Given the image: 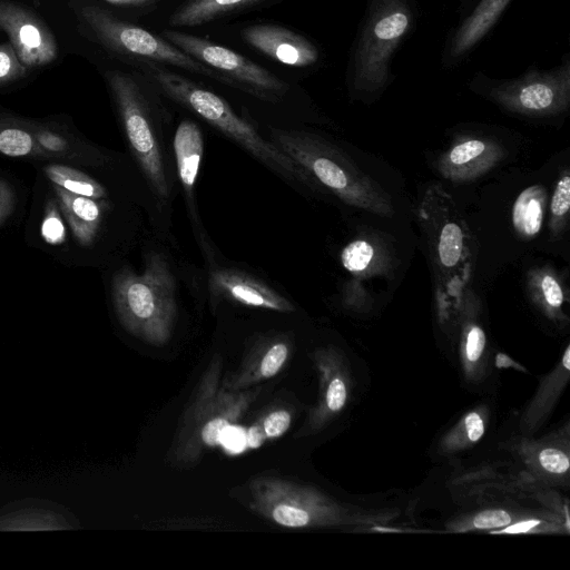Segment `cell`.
Listing matches in <instances>:
<instances>
[{
  "instance_id": "obj_1",
  "label": "cell",
  "mask_w": 570,
  "mask_h": 570,
  "mask_svg": "<svg viewBox=\"0 0 570 570\" xmlns=\"http://www.w3.org/2000/svg\"><path fill=\"white\" fill-rule=\"evenodd\" d=\"M417 220L435 275L441 317L452 308L472 278L476 256L474 238L453 198L440 184H431L425 189Z\"/></svg>"
},
{
  "instance_id": "obj_2",
  "label": "cell",
  "mask_w": 570,
  "mask_h": 570,
  "mask_svg": "<svg viewBox=\"0 0 570 570\" xmlns=\"http://www.w3.org/2000/svg\"><path fill=\"white\" fill-rule=\"evenodd\" d=\"M269 135L271 141L304 169L313 188H323L343 203L381 217L394 215L387 191L333 144L303 130L271 128Z\"/></svg>"
},
{
  "instance_id": "obj_3",
  "label": "cell",
  "mask_w": 570,
  "mask_h": 570,
  "mask_svg": "<svg viewBox=\"0 0 570 570\" xmlns=\"http://www.w3.org/2000/svg\"><path fill=\"white\" fill-rule=\"evenodd\" d=\"M140 68L142 75L163 94L197 114L271 169L287 179L312 187L311 178L304 169L272 141L263 138L222 97L164 65L146 62L140 63Z\"/></svg>"
},
{
  "instance_id": "obj_4",
  "label": "cell",
  "mask_w": 570,
  "mask_h": 570,
  "mask_svg": "<svg viewBox=\"0 0 570 570\" xmlns=\"http://www.w3.org/2000/svg\"><path fill=\"white\" fill-rule=\"evenodd\" d=\"M117 316L132 335L155 345L171 335L177 318L176 282L164 255L147 256L141 274L120 269L112 281Z\"/></svg>"
},
{
  "instance_id": "obj_5",
  "label": "cell",
  "mask_w": 570,
  "mask_h": 570,
  "mask_svg": "<svg viewBox=\"0 0 570 570\" xmlns=\"http://www.w3.org/2000/svg\"><path fill=\"white\" fill-rule=\"evenodd\" d=\"M249 492L250 508L284 528L333 527L346 519L345 510L321 491L285 479L256 478Z\"/></svg>"
},
{
  "instance_id": "obj_6",
  "label": "cell",
  "mask_w": 570,
  "mask_h": 570,
  "mask_svg": "<svg viewBox=\"0 0 570 570\" xmlns=\"http://www.w3.org/2000/svg\"><path fill=\"white\" fill-rule=\"evenodd\" d=\"M79 18L106 48L138 63L170 65L186 71L225 81L222 75L189 57L165 38L115 17L96 4L78 9Z\"/></svg>"
},
{
  "instance_id": "obj_7",
  "label": "cell",
  "mask_w": 570,
  "mask_h": 570,
  "mask_svg": "<svg viewBox=\"0 0 570 570\" xmlns=\"http://www.w3.org/2000/svg\"><path fill=\"white\" fill-rule=\"evenodd\" d=\"M107 80L131 150L156 195L166 199L169 195L168 183L146 91L138 79L128 72L110 71Z\"/></svg>"
},
{
  "instance_id": "obj_8",
  "label": "cell",
  "mask_w": 570,
  "mask_h": 570,
  "mask_svg": "<svg viewBox=\"0 0 570 570\" xmlns=\"http://www.w3.org/2000/svg\"><path fill=\"white\" fill-rule=\"evenodd\" d=\"M410 24L405 0H373L370 16L355 53L353 85L357 91L382 88L389 75V62Z\"/></svg>"
},
{
  "instance_id": "obj_9",
  "label": "cell",
  "mask_w": 570,
  "mask_h": 570,
  "mask_svg": "<svg viewBox=\"0 0 570 570\" xmlns=\"http://www.w3.org/2000/svg\"><path fill=\"white\" fill-rule=\"evenodd\" d=\"M163 38L189 57L212 68L225 82L262 100L279 101L288 86L266 68L245 56L204 38L167 29Z\"/></svg>"
},
{
  "instance_id": "obj_10",
  "label": "cell",
  "mask_w": 570,
  "mask_h": 570,
  "mask_svg": "<svg viewBox=\"0 0 570 570\" xmlns=\"http://www.w3.org/2000/svg\"><path fill=\"white\" fill-rule=\"evenodd\" d=\"M488 96L508 111L546 117L564 111L570 102L569 66L547 72L529 73L489 90Z\"/></svg>"
},
{
  "instance_id": "obj_11",
  "label": "cell",
  "mask_w": 570,
  "mask_h": 570,
  "mask_svg": "<svg viewBox=\"0 0 570 570\" xmlns=\"http://www.w3.org/2000/svg\"><path fill=\"white\" fill-rule=\"evenodd\" d=\"M0 29L10 39L19 60L26 67H40L57 57V43L49 29L27 9L0 1Z\"/></svg>"
},
{
  "instance_id": "obj_12",
  "label": "cell",
  "mask_w": 570,
  "mask_h": 570,
  "mask_svg": "<svg viewBox=\"0 0 570 570\" xmlns=\"http://www.w3.org/2000/svg\"><path fill=\"white\" fill-rule=\"evenodd\" d=\"M505 155L504 146L492 137L464 135L439 156L436 169L452 183H469L493 169Z\"/></svg>"
},
{
  "instance_id": "obj_13",
  "label": "cell",
  "mask_w": 570,
  "mask_h": 570,
  "mask_svg": "<svg viewBox=\"0 0 570 570\" xmlns=\"http://www.w3.org/2000/svg\"><path fill=\"white\" fill-rule=\"evenodd\" d=\"M240 35L250 47L287 66L307 67L318 59V51L309 40L277 24H250Z\"/></svg>"
},
{
  "instance_id": "obj_14",
  "label": "cell",
  "mask_w": 570,
  "mask_h": 570,
  "mask_svg": "<svg viewBox=\"0 0 570 570\" xmlns=\"http://www.w3.org/2000/svg\"><path fill=\"white\" fill-rule=\"evenodd\" d=\"M480 299L468 287L454 304L445 325L454 324L459 330L460 356L468 377L482 374L487 350V335L480 321Z\"/></svg>"
},
{
  "instance_id": "obj_15",
  "label": "cell",
  "mask_w": 570,
  "mask_h": 570,
  "mask_svg": "<svg viewBox=\"0 0 570 570\" xmlns=\"http://www.w3.org/2000/svg\"><path fill=\"white\" fill-rule=\"evenodd\" d=\"M212 293L245 306L291 313L294 305L283 295L252 275L233 268H218L209 279Z\"/></svg>"
},
{
  "instance_id": "obj_16",
  "label": "cell",
  "mask_w": 570,
  "mask_h": 570,
  "mask_svg": "<svg viewBox=\"0 0 570 570\" xmlns=\"http://www.w3.org/2000/svg\"><path fill=\"white\" fill-rule=\"evenodd\" d=\"M79 528L76 517L47 500H21L0 508V531H53Z\"/></svg>"
},
{
  "instance_id": "obj_17",
  "label": "cell",
  "mask_w": 570,
  "mask_h": 570,
  "mask_svg": "<svg viewBox=\"0 0 570 570\" xmlns=\"http://www.w3.org/2000/svg\"><path fill=\"white\" fill-rule=\"evenodd\" d=\"M315 361L321 375V397L312 415L311 428L318 430L345 407L350 375L342 356L334 348L318 351Z\"/></svg>"
},
{
  "instance_id": "obj_18",
  "label": "cell",
  "mask_w": 570,
  "mask_h": 570,
  "mask_svg": "<svg viewBox=\"0 0 570 570\" xmlns=\"http://www.w3.org/2000/svg\"><path fill=\"white\" fill-rule=\"evenodd\" d=\"M525 287L532 304L543 316L559 326L568 324L566 307L569 303V293L553 266L543 264L531 267L527 272Z\"/></svg>"
},
{
  "instance_id": "obj_19",
  "label": "cell",
  "mask_w": 570,
  "mask_h": 570,
  "mask_svg": "<svg viewBox=\"0 0 570 570\" xmlns=\"http://www.w3.org/2000/svg\"><path fill=\"white\" fill-rule=\"evenodd\" d=\"M569 368L570 345L568 344L561 361L554 370L543 379L537 394L521 416L519 428L523 434L534 433L547 420L569 381Z\"/></svg>"
},
{
  "instance_id": "obj_20",
  "label": "cell",
  "mask_w": 570,
  "mask_h": 570,
  "mask_svg": "<svg viewBox=\"0 0 570 570\" xmlns=\"http://www.w3.org/2000/svg\"><path fill=\"white\" fill-rule=\"evenodd\" d=\"M341 264L354 278L372 277L391 268L392 258L385 243L376 236L364 235L344 246Z\"/></svg>"
},
{
  "instance_id": "obj_21",
  "label": "cell",
  "mask_w": 570,
  "mask_h": 570,
  "mask_svg": "<svg viewBox=\"0 0 570 570\" xmlns=\"http://www.w3.org/2000/svg\"><path fill=\"white\" fill-rule=\"evenodd\" d=\"M60 209L76 239L83 246L90 245L100 227L101 205L90 197L73 194L53 185Z\"/></svg>"
},
{
  "instance_id": "obj_22",
  "label": "cell",
  "mask_w": 570,
  "mask_h": 570,
  "mask_svg": "<svg viewBox=\"0 0 570 570\" xmlns=\"http://www.w3.org/2000/svg\"><path fill=\"white\" fill-rule=\"evenodd\" d=\"M203 148V136L198 126L190 120H183L174 136V151L178 176L188 196L191 195L198 176Z\"/></svg>"
},
{
  "instance_id": "obj_23",
  "label": "cell",
  "mask_w": 570,
  "mask_h": 570,
  "mask_svg": "<svg viewBox=\"0 0 570 570\" xmlns=\"http://www.w3.org/2000/svg\"><path fill=\"white\" fill-rule=\"evenodd\" d=\"M548 206V191L541 184L523 189L514 199L511 222L518 237L523 240L535 238L541 228Z\"/></svg>"
},
{
  "instance_id": "obj_24",
  "label": "cell",
  "mask_w": 570,
  "mask_h": 570,
  "mask_svg": "<svg viewBox=\"0 0 570 570\" xmlns=\"http://www.w3.org/2000/svg\"><path fill=\"white\" fill-rule=\"evenodd\" d=\"M510 0H481L473 13L465 20L451 45L450 53L459 57L471 49L497 22Z\"/></svg>"
},
{
  "instance_id": "obj_25",
  "label": "cell",
  "mask_w": 570,
  "mask_h": 570,
  "mask_svg": "<svg viewBox=\"0 0 570 570\" xmlns=\"http://www.w3.org/2000/svg\"><path fill=\"white\" fill-rule=\"evenodd\" d=\"M263 0H187L169 17L171 27H197Z\"/></svg>"
},
{
  "instance_id": "obj_26",
  "label": "cell",
  "mask_w": 570,
  "mask_h": 570,
  "mask_svg": "<svg viewBox=\"0 0 570 570\" xmlns=\"http://www.w3.org/2000/svg\"><path fill=\"white\" fill-rule=\"evenodd\" d=\"M487 422V409L479 407L468 412L458 424L442 438L440 442L441 452L450 454L472 446L483 438Z\"/></svg>"
},
{
  "instance_id": "obj_27",
  "label": "cell",
  "mask_w": 570,
  "mask_h": 570,
  "mask_svg": "<svg viewBox=\"0 0 570 570\" xmlns=\"http://www.w3.org/2000/svg\"><path fill=\"white\" fill-rule=\"evenodd\" d=\"M45 173L53 185L73 194L94 199H100L107 195L97 180L72 167L52 164L45 167Z\"/></svg>"
},
{
  "instance_id": "obj_28",
  "label": "cell",
  "mask_w": 570,
  "mask_h": 570,
  "mask_svg": "<svg viewBox=\"0 0 570 570\" xmlns=\"http://www.w3.org/2000/svg\"><path fill=\"white\" fill-rule=\"evenodd\" d=\"M570 210V170L563 168L557 179L549 205L548 230L551 239L563 236L568 229Z\"/></svg>"
},
{
  "instance_id": "obj_29",
  "label": "cell",
  "mask_w": 570,
  "mask_h": 570,
  "mask_svg": "<svg viewBox=\"0 0 570 570\" xmlns=\"http://www.w3.org/2000/svg\"><path fill=\"white\" fill-rule=\"evenodd\" d=\"M0 153L11 157H48L30 129L0 121Z\"/></svg>"
},
{
  "instance_id": "obj_30",
  "label": "cell",
  "mask_w": 570,
  "mask_h": 570,
  "mask_svg": "<svg viewBox=\"0 0 570 570\" xmlns=\"http://www.w3.org/2000/svg\"><path fill=\"white\" fill-rule=\"evenodd\" d=\"M30 130L48 157L75 159L81 156V151L73 146L71 139L58 131L40 125H35Z\"/></svg>"
},
{
  "instance_id": "obj_31",
  "label": "cell",
  "mask_w": 570,
  "mask_h": 570,
  "mask_svg": "<svg viewBox=\"0 0 570 570\" xmlns=\"http://www.w3.org/2000/svg\"><path fill=\"white\" fill-rule=\"evenodd\" d=\"M512 522L510 512L503 509H489L474 514L463 522L459 531L489 530L491 532L502 529Z\"/></svg>"
},
{
  "instance_id": "obj_32",
  "label": "cell",
  "mask_w": 570,
  "mask_h": 570,
  "mask_svg": "<svg viewBox=\"0 0 570 570\" xmlns=\"http://www.w3.org/2000/svg\"><path fill=\"white\" fill-rule=\"evenodd\" d=\"M537 463L540 469L551 475H564L569 471V455L558 448H544L539 451Z\"/></svg>"
},
{
  "instance_id": "obj_33",
  "label": "cell",
  "mask_w": 570,
  "mask_h": 570,
  "mask_svg": "<svg viewBox=\"0 0 570 570\" xmlns=\"http://www.w3.org/2000/svg\"><path fill=\"white\" fill-rule=\"evenodd\" d=\"M26 70L11 43L0 45V85L19 79Z\"/></svg>"
},
{
  "instance_id": "obj_34",
  "label": "cell",
  "mask_w": 570,
  "mask_h": 570,
  "mask_svg": "<svg viewBox=\"0 0 570 570\" xmlns=\"http://www.w3.org/2000/svg\"><path fill=\"white\" fill-rule=\"evenodd\" d=\"M288 356V345L284 342L272 344L265 352L259 364V376L269 379L277 374Z\"/></svg>"
},
{
  "instance_id": "obj_35",
  "label": "cell",
  "mask_w": 570,
  "mask_h": 570,
  "mask_svg": "<svg viewBox=\"0 0 570 570\" xmlns=\"http://www.w3.org/2000/svg\"><path fill=\"white\" fill-rule=\"evenodd\" d=\"M371 296L356 278L346 282L342 289V302L347 308L363 312L371 305Z\"/></svg>"
},
{
  "instance_id": "obj_36",
  "label": "cell",
  "mask_w": 570,
  "mask_h": 570,
  "mask_svg": "<svg viewBox=\"0 0 570 570\" xmlns=\"http://www.w3.org/2000/svg\"><path fill=\"white\" fill-rule=\"evenodd\" d=\"M219 445L229 454H239L247 449L246 430L236 424L226 426L220 436Z\"/></svg>"
},
{
  "instance_id": "obj_37",
  "label": "cell",
  "mask_w": 570,
  "mask_h": 570,
  "mask_svg": "<svg viewBox=\"0 0 570 570\" xmlns=\"http://www.w3.org/2000/svg\"><path fill=\"white\" fill-rule=\"evenodd\" d=\"M291 421V414L285 410L271 412L262 424L265 436L269 439L281 436L289 428Z\"/></svg>"
},
{
  "instance_id": "obj_38",
  "label": "cell",
  "mask_w": 570,
  "mask_h": 570,
  "mask_svg": "<svg viewBox=\"0 0 570 570\" xmlns=\"http://www.w3.org/2000/svg\"><path fill=\"white\" fill-rule=\"evenodd\" d=\"M233 416L219 415L208 420L200 431L202 441L208 446L219 445L223 430L232 423Z\"/></svg>"
},
{
  "instance_id": "obj_39",
  "label": "cell",
  "mask_w": 570,
  "mask_h": 570,
  "mask_svg": "<svg viewBox=\"0 0 570 570\" xmlns=\"http://www.w3.org/2000/svg\"><path fill=\"white\" fill-rule=\"evenodd\" d=\"M14 206V194L10 186L0 179V225L9 217Z\"/></svg>"
},
{
  "instance_id": "obj_40",
  "label": "cell",
  "mask_w": 570,
  "mask_h": 570,
  "mask_svg": "<svg viewBox=\"0 0 570 570\" xmlns=\"http://www.w3.org/2000/svg\"><path fill=\"white\" fill-rule=\"evenodd\" d=\"M63 229L59 218L53 214L48 215L43 223V235L51 243H56L61 239Z\"/></svg>"
},
{
  "instance_id": "obj_41",
  "label": "cell",
  "mask_w": 570,
  "mask_h": 570,
  "mask_svg": "<svg viewBox=\"0 0 570 570\" xmlns=\"http://www.w3.org/2000/svg\"><path fill=\"white\" fill-rule=\"evenodd\" d=\"M541 524L540 520L531 519V520H522L520 522H517L514 524H509L502 529L493 531V533H527V532H533L535 529H538Z\"/></svg>"
},
{
  "instance_id": "obj_42",
  "label": "cell",
  "mask_w": 570,
  "mask_h": 570,
  "mask_svg": "<svg viewBox=\"0 0 570 570\" xmlns=\"http://www.w3.org/2000/svg\"><path fill=\"white\" fill-rule=\"evenodd\" d=\"M265 433L261 425L256 424L246 430V444L247 448L257 449L259 448L264 440Z\"/></svg>"
},
{
  "instance_id": "obj_43",
  "label": "cell",
  "mask_w": 570,
  "mask_h": 570,
  "mask_svg": "<svg viewBox=\"0 0 570 570\" xmlns=\"http://www.w3.org/2000/svg\"><path fill=\"white\" fill-rule=\"evenodd\" d=\"M107 3L114 6H142L153 0H105Z\"/></svg>"
},
{
  "instance_id": "obj_44",
  "label": "cell",
  "mask_w": 570,
  "mask_h": 570,
  "mask_svg": "<svg viewBox=\"0 0 570 570\" xmlns=\"http://www.w3.org/2000/svg\"><path fill=\"white\" fill-rule=\"evenodd\" d=\"M495 362H497V366H499V367H503V366H505V367L512 366L514 368L518 367L517 363H514L509 356H507L502 353L497 354Z\"/></svg>"
}]
</instances>
